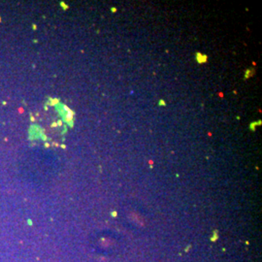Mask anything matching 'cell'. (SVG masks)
Instances as JSON below:
<instances>
[{"instance_id":"cell-1","label":"cell","mask_w":262,"mask_h":262,"mask_svg":"<svg viewBox=\"0 0 262 262\" xmlns=\"http://www.w3.org/2000/svg\"><path fill=\"white\" fill-rule=\"evenodd\" d=\"M196 56L197 57H200V58L197 59V61H198L199 63H203V62H206V61H207V56H206V55H201V54L197 53Z\"/></svg>"},{"instance_id":"cell-2","label":"cell","mask_w":262,"mask_h":262,"mask_svg":"<svg viewBox=\"0 0 262 262\" xmlns=\"http://www.w3.org/2000/svg\"><path fill=\"white\" fill-rule=\"evenodd\" d=\"M159 104H160V106H164L165 102H164L163 100H160V101H159Z\"/></svg>"},{"instance_id":"cell-3","label":"cell","mask_w":262,"mask_h":262,"mask_svg":"<svg viewBox=\"0 0 262 262\" xmlns=\"http://www.w3.org/2000/svg\"><path fill=\"white\" fill-rule=\"evenodd\" d=\"M111 10H112L113 13H116V11H117V9H116V8H111Z\"/></svg>"}]
</instances>
